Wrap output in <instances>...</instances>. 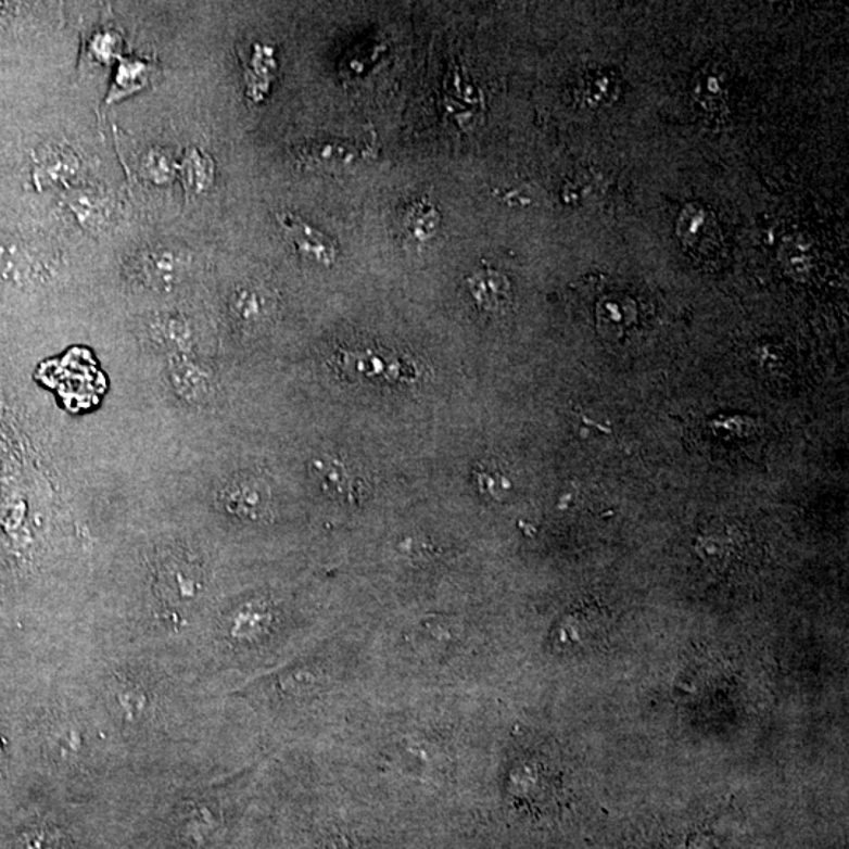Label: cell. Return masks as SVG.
Here are the masks:
<instances>
[{"label":"cell","mask_w":849,"mask_h":849,"mask_svg":"<svg viewBox=\"0 0 849 849\" xmlns=\"http://www.w3.org/2000/svg\"><path fill=\"white\" fill-rule=\"evenodd\" d=\"M189 258L182 249L170 244H154L137 252L131 259L136 280L153 290H172L188 269Z\"/></svg>","instance_id":"1"},{"label":"cell","mask_w":849,"mask_h":849,"mask_svg":"<svg viewBox=\"0 0 849 849\" xmlns=\"http://www.w3.org/2000/svg\"><path fill=\"white\" fill-rule=\"evenodd\" d=\"M565 644L578 652H591L606 645L610 636L609 613L596 606L571 613L563 624Z\"/></svg>","instance_id":"2"},{"label":"cell","mask_w":849,"mask_h":849,"mask_svg":"<svg viewBox=\"0 0 849 849\" xmlns=\"http://www.w3.org/2000/svg\"><path fill=\"white\" fill-rule=\"evenodd\" d=\"M277 224L301 257L314 259L321 265H331L335 262L334 241L317 228L308 226L301 217L291 213H277Z\"/></svg>","instance_id":"3"},{"label":"cell","mask_w":849,"mask_h":849,"mask_svg":"<svg viewBox=\"0 0 849 849\" xmlns=\"http://www.w3.org/2000/svg\"><path fill=\"white\" fill-rule=\"evenodd\" d=\"M170 381L175 391L191 403L203 402L212 394V375L186 354L175 357L170 367Z\"/></svg>","instance_id":"4"},{"label":"cell","mask_w":849,"mask_h":849,"mask_svg":"<svg viewBox=\"0 0 849 849\" xmlns=\"http://www.w3.org/2000/svg\"><path fill=\"white\" fill-rule=\"evenodd\" d=\"M68 206L75 214L77 223L86 230L101 231L111 223V203L107 195L101 194L97 189L86 188L72 192Z\"/></svg>","instance_id":"5"},{"label":"cell","mask_w":849,"mask_h":849,"mask_svg":"<svg viewBox=\"0 0 849 849\" xmlns=\"http://www.w3.org/2000/svg\"><path fill=\"white\" fill-rule=\"evenodd\" d=\"M147 334L157 349L172 351L177 356L186 354L192 342V332L188 322L175 315H157L150 319Z\"/></svg>","instance_id":"6"},{"label":"cell","mask_w":849,"mask_h":849,"mask_svg":"<svg viewBox=\"0 0 849 849\" xmlns=\"http://www.w3.org/2000/svg\"><path fill=\"white\" fill-rule=\"evenodd\" d=\"M223 502L230 514L255 518L265 511L268 494L265 487L254 480H240L230 483L223 491Z\"/></svg>","instance_id":"7"},{"label":"cell","mask_w":849,"mask_h":849,"mask_svg":"<svg viewBox=\"0 0 849 849\" xmlns=\"http://www.w3.org/2000/svg\"><path fill=\"white\" fill-rule=\"evenodd\" d=\"M199 581V570L195 565L185 560H174L164 567L161 587L164 588L168 598L189 601L198 596Z\"/></svg>","instance_id":"8"},{"label":"cell","mask_w":849,"mask_h":849,"mask_svg":"<svg viewBox=\"0 0 849 849\" xmlns=\"http://www.w3.org/2000/svg\"><path fill=\"white\" fill-rule=\"evenodd\" d=\"M178 170H180L181 181L188 195L202 194V192L208 191L210 186L213 185V160L198 149H189L185 153Z\"/></svg>","instance_id":"9"},{"label":"cell","mask_w":849,"mask_h":849,"mask_svg":"<svg viewBox=\"0 0 849 849\" xmlns=\"http://www.w3.org/2000/svg\"><path fill=\"white\" fill-rule=\"evenodd\" d=\"M80 161L69 147H52L43 156V163L38 167L41 181L45 185H59L72 181L79 172Z\"/></svg>","instance_id":"10"},{"label":"cell","mask_w":849,"mask_h":849,"mask_svg":"<svg viewBox=\"0 0 849 849\" xmlns=\"http://www.w3.org/2000/svg\"><path fill=\"white\" fill-rule=\"evenodd\" d=\"M440 213L427 203H416L405 214V228L408 237L416 241H427L440 228Z\"/></svg>","instance_id":"11"},{"label":"cell","mask_w":849,"mask_h":849,"mask_svg":"<svg viewBox=\"0 0 849 849\" xmlns=\"http://www.w3.org/2000/svg\"><path fill=\"white\" fill-rule=\"evenodd\" d=\"M147 77H149V68L143 63H123L114 87H112L111 93H109V103L121 100L125 94L132 93V91L145 86Z\"/></svg>","instance_id":"12"},{"label":"cell","mask_w":849,"mask_h":849,"mask_svg":"<svg viewBox=\"0 0 849 849\" xmlns=\"http://www.w3.org/2000/svg\"><path fill=\"white\" fill-rule=\"evenodd\" d=\"M470 290L477 303L485 307H497L504 297L502 277L494 273L477 274L470 279Z\"/></svg>","instance_id":"13"},{"label":"cell","mask_w":849,"mask_h":849,"mask_svg":"<svg viewBox=\"0 0 849 849\" xmlns=\"http://www.w3.org/2000/svg\"><path fill=\"white\" fill-rule=\"evenodd\" d=\"M174 164L168 160L166 153L160 150H152L142 161V174L147 180L154 182H166L174 177Z\"/></svg>","instance_id":"14"},{"label":"cell","mask_w":849,"mask_h":849,"mask_svg":"<svg viewBox=\"0 0 849 849\" xmlns=\"http://www.w3.org/2000/svg\"><path fill=\"white\" fill-rule=\"evenodd\" d=\"M235 315L244 322H257L263 317V300L258 293L252 290H241L235 294L231 303Z\"/></svg>","instance_id":"15"},{"label":"cell","mask_w":849,"mask_h":849,"mask_svg":"<svg viewBox=\"0 0 849 849\" xmlns=\"http://www.w3.org/2000/svg\"><path fill=\"white\" fill-rule=\"evenodd\" d=\"M17 849H62L58 834L46 827H35L17 840Z\"/></svg>","instance_id":"16"},{"label":"cell","mask_w":849,"mask_h":849,"mask_svg":"<svg viewBox=\"0 0 849 849\" xmlns=\"http://www.w3.org/2000/svg\"><path fill=\"white\" fill-rule=\"evenodd\" d=\"M2 753H3V743H2V738H0V757H2Z\"/></svg>","instance_id":"17"}]
</instances>
